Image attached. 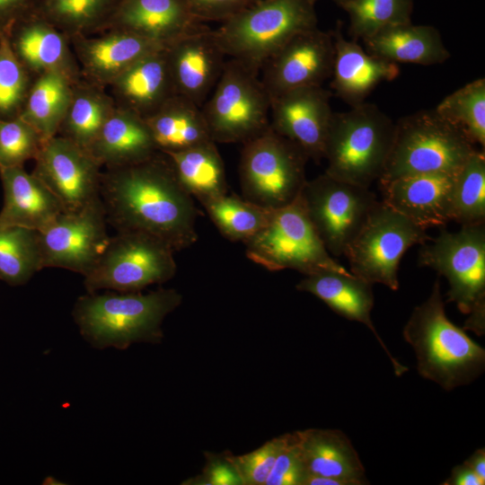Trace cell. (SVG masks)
<instances>
[{"label":"cell","instance_id":"32","mask_svg":"<svg viewBox=\"0 0 485 485\" xmlns=\"http://www.w3.org/2000/svg\"><path fill=\"white\" fill-rule=\"evenodd\" d=\"M73 97L68 76L53 70L41 74L28 91L19 114L45 142L56 136Z\"/></svg>","mask_w":485,"mask_h":485},{"label":"cell","instance_id":"38","mask_svg":"<svg viewBox=\"0 0 485 485\" xmlns=\"http://www.w3.org/2000/svg\"><path fill=\"white\" fill-rule=\"evenodd\" d=\"M111 110L96 93L83 92L73 97L60 126L64 137L89 152ZM58 130V131H59Z\"/></svg>","mask_w":485,"mask_h":485},{"label":"cell","instance_id":"10","mask_svg":"<svg viewBox=\"0 0 485 485\" xmlns=\"http://www.w3.org/2000/svg\"><path fill=\"white\" fill-rule=\"evenodd\" d=\"M216 143L243 144L270 126V96L260 73L229 58L201 107Z\"/></svg>","mask_w":485,"mask_h":485},{"label":"cell","instance_id":"2","mask_svg":"<svg viewBox=\"0 0 485 485\" xmlns=\"http://www.w3.org/2000/svg\"><path fill=\"white\" fill-rule=\"evenodd\" d=\"M181 295L159 288L147 294L107 290L80 296L72 315L83 338L96 348L126 349L132 343H159L162 323Z\"/></svg>","mask_w":485,"mask_h":485},{"label":"cell","instance_id":"42","mask_svg":"<svg viewBox=\"0 0 485 485\" xmlns=\"http://www.w3.org/2000/svg\"><path fill=\"white\" fill-rule=\"evenodd\" d=\"M286 442V435L273 438L244 455L231 457L242 484L263 485Z\"/></svg>","mask_w":485,"mask_h":485},{"label":"cell","instance_id":"16","mask_svg":"<svg viewBox=\"0 0 485 485\" xmlns=\"http://www.w3.org/2000/svg\"><path fill=\"white\" fill-rule=\"evenodd\" d=\"M333 33L318 27L302 31L278 49L263 65L260 78L270 98L287 91L322 85L331 78Z\"/></svg>","mask_w":485,"mask_h":485},{"label":"cell","instance_id":"47","mask_svg":"<svg viewBox=\"0 0 485 485\" xmlns=\"http://www.w3.org/2000/svg\"><path fill=\"white\" fill-rule=\"evenodd\" d=\"M443 485H483L485 481L465 463L456 465L452 469L449 477L442 483Z\"/></svg>","mask_w":485,"mask_h":485},{"label":"cell","instance_id":"11","mask_svg":"<svg viewBox=\"0 0 485 485\" xmlns=\"http://www.w3.org/2000/svg\"><path fill=\"white\" fill-rule=\"evenodd\" d=\"M175 251L164 241L141 232H117L84 277L87 293L140 292L162 284L177 271Z\"/></svg>","mask_w":485,"mask_h":485},{"label":"cell","instance_id":"46","mask_svg":"<svg viewBox=\"0 0 485 485\" xmlns=\"http://www.w3.org/2000/svg\"><path fill=\"white\" fill-rule=\"evenodd\" d=\"M38 0H0V34L9 33L13 24L31 13Z\"/></svg>","mask_w":485,"mask_h":485},{"label":"cell","instance_id":"12","mask_svg":"<svg viewBox=\"0 0 485 485\" xmlns=\"http://www.w3.org/2000/svg\"><path fill=\"white\" fill-rule=\"evenodd\" d=\"M430 239L427 229L382 200L377 201L344 255L353 275L395 291L399 288L398 269L404 253Z\"/></svg>","mask_w":485,"mask_h":485},{"label":"cell","instance_id":"28","mask_svg":"<svg viewBox=\"0 0 485 485\" xmlns=\"http://www.w3.org/2000/svg\"><path fill=\"white\" fill-rule=\"evenodd\" d=\"M159 152H179L213 141L201 108L175 94L144 119Z\"/></svg>","mask_w":485,"mask_h":485},{"label":"cell","instance_id":"29","mask_svg":"<svg viewBox=\"0 0 485 485\" xmlns=\"http://www.w3.org/2000/svg\"><path fill=\"white\" fill-rule=\"evenodd\" d=\"M9 39L25 68L66 73L67 50L63 36L33 10L13 24Z\"/></svg>","mask_w":485,"mask_h":485},{"label":"cell","instance_id":"41","mask_svg":"<svg viewBox=\"0 0 485 485\" xmlns=\"http://www.w3.org/2000/svg\"><path fill=\"white\" fill-rule=\"evenodd\" d=\"M43 140L38 132L19 116L0 119V168L22 166L37 156Z\"/></svg>","mask_w":485,"mask_h":485},{"label":"cell","instance_id":"43","mask_svg":"<svg viewBox=\"0 0 485 485\" xmlns=\"http://www.w3.org/2000/svg\"><path fill=\"white\" fill-rule=\"evenodd\" d=\"M307 470L297 445L295 432L286 442L266 480V485H304Z\"/></svg>","mask_w":485,"mask_h":485},{"label":"cell","instance_id":"48","mask_svg":"<svg viewBox=\"0 0 485 485\" xmlns=\"http://www.w3.org/2000/svg\"><path fill=\"white\" fill-rule=\"evenodd\" d=\"M463 463H465L469 468H471L477 476L485 481V448H479L475 450L468 459H466Z\"/></svg>","mask_w":485,"mask_h":485},{"label":"cell","instance_id":"40","mask_svg":"<svg viewBox=\"0 0 485 485\" xmlns=\"http://www.w3.org/2000/svg\"><path fill=\"white\" fill-rule=\"evenodd\" d=\"M28 93L26 68L16 57L9 33L0 34V119L19 116Z\"/></svg>","mask_w":485,"mask_h":485},{"label":"cell","instance_id":"35","mask_svg":"<svg viewBox=\"0 0 485 485\" xmlns=\"http://www.w3.org/2000/svg\"><path fill=\"white\" fill-rule=\"evenodd\" d=\"M445 119L460 128L476 146H485V79L466 84L436 107Z\"/></svg>","mask_w":485,"mask_h":485},{"label":"cell","instance_id":"21","mask_svg":"<svg viewBox=\"0 0 485 485\" xmlns=\"http://www.w3.org/2000/svg\"><path fill=\"white\" fill-rule=\"evenodd\" d=\"M296 288L315 295L340 316L366 325L389 357L395 375L401 376L408 371V367L392 356L371 320L374 307L373 284L351 272L325 270L305 275Z\"/></svg>","mask_w":485,"mask_h":485},{"label":"cell","instance_id":"6","mask_svg":"<svg viewBox=\"0 0 485 485\" xmlns=\"http://www.w3.org/2000/svg\"><path fill=\"white\" fill-rule=\"evenodd\" d=\"M476 150L460 128L436 110L400 119L379 182L433 172H457Z\"/></svg>","mask_w":485,"mask_h":485},{"label":"cell","instance_id":"13","mask_svg":"<svg viewBox=\"0 0 485 485\" xmlns=\"http://www.w3.org/2000/svg\"><path fill=\"white\" fill-rule=\"evenodd\" d=\"M300 198L316 233L333 257L344 255L378 201L369 188L325 172L307 180Z\"/></svg>","mask_w":485,"mask_h":485},{"label":"cell","instance_id":"19","mask_svg":"<svg viewBox=\"0 0 485 485\" xmlns=\"http://www.w3.org/2000/svg\"><path fill=\"white\" fill-rule=\"evenodd\" d=\"M457 172L421 173L380 182L383 201L425 229L445 225L452 221Z\"/></svg>","mask_w":485,"mask_h":485},{"label":"cell","instance_id":"25","mask_svg":"<svg viewBox=\"0 0 485 485\" xmlns=\"http://www.w3.org/2000/svg\"><path fill=\"white\" fill-rule=\"evenodd\" d=\"M157 152L146 120L125 108L110 112L89 149L108 168L136 163Z\"/></svg>","mask_w":485,"mask_h":485},{"label":"cell","instance_id":"7","mask_svg":"<svg viewBox=\"0 0 485 485\" xmlns=\"http://www.w3.org/2000/svg\"><path fill=\"white\" fill-rule=\"evenodd\" d=\"M424 245L419 264L445 277L447 302L468 315L463 330L485 333V223L461 225L457 232L442 231Z\"/></svg>","mask_w":485,"mask_h":485},{"label":"cell","instance_id":"37","mask_svg":"<svg viewBox=\"0 0 485 485\" xmlns=\"http://www.w3.org/2000/svg\"><path fill=\"white\" fill-rule=\"evenodd\" d=\"M349 34L366 39L384 29L411 22L413 0H346Z\"/></svg>","mask_w":485,"mask_h":485},{"label":"cell","instance_id":"44","mask_svg":"<svg viewBox=\"0 0 485 485\" xmlns=\"http://www.w3.org/2000/svg\"><path fill=\"white\" fill-rule=\"evenodd\" d=\"M259 0H183L190 13L201 22H225Z\"/></svg>","mask_w":485,"mask_h":485},{"label":"cell","instance_id":"49","mask_svg":"<svg viewBox=\"0 0 485 485\" xmlns=\"http://www.w3.org/2000/svg\"><path fill=\"white\" fill-rule=\"evenodd\" d=\"M315 1H317V0H315ZM332 1L335 2L337 4L340 5L346 0H332Z\"/></svg>","mask_w":485,"mask_h":485},{"label":"cell","instance_id":"4","mask_svg":"<svg viewBox=\"0 0 485 485\" xmlns=\"http://www.w3.org/2000/svg\"><path fill=\"white\" fill-rule=\"evenodd\" d=\"M394 128L395 123L374 103L333 112L323 147L324 172L369 188L382 176Z\"/></svg>","mask_w":485,"mask_h":485},{"label":"cell","instance_id":"3","mask_svg":"<svg viewBox=\"0 0 485 485\" xmlns=\"http://www.w3.org/2000/svg\"><path fill=\"white\" fill-rule=\"evenodd\" d=\"M446 316L439 280L416 306L402 330L413 348L418 373L446 391L466 385L484 370L485 349Z\"/></svg>","mask_w":485,"mask_h":485},{"label":"cell","instance_id":"1","mask_svg":"<svg viewBox=\"0 0 485 485\" xmlns=\"http://www.w3.org/2000/svg\"><path fill=\"white\" fill-rule=\"evenodd\" d=\"M100 198L116 232H141L175 251L198 240L194 198L178 181L168 156L157 152L141 162L101 173Z\"/></svg>","mask_w":485,"mask_h":485},{"label":"cell","instance_id":"34","mask_svg":"<svg viewBox=\"0 0 485 485\" xmlns=\"http://www.w3.org/2000/svg\"><path fill=\"white\" fill-rule=\"evenodd\" d=\"M202 206L223 236L244 244L266 226L273 210L228 193Z\"/></svg>","mask_w":485,"mask_h":485},{"label":"cell","instance_id":"45","mask_svg":"<svg viewBox=\"0 0 485 485\" xmlns=\"http://www.w3.org/2000/svg\"><path fill=\"white\" fill-rule=\"evenodd\" d=\"M204 481L205 484L214 485L242 484L231 457L213 459L206 468Z\"/></svg>","mask_w":485,"mask_h":485},{"label":"cell","instance_id":"26","mask_svg":"<svg viewBox=\"0 0 485 485\" xmlns=\"http://www.w3.org/2000/svg\"><path fill=\"white\" fill-rule=\"evenodd\" d=\"M166 48L142 57L112 81L124 103L122 108L143 119L155 112L176 94L168 66Z\"/></svg>","mask_w":485,"mask_h":485},{"label":"cell","instance_id":"17","mask_svg":"<svg viewBox=\"0 0 485 485\" xmlns=\"http://www.w3.org/2000/svg\"><path fill=\"white\" fill-rule=\"evenodd\" d=\"M331 96V91L315 85L270 98L271 128L316 162L323 159L324 142L333 115Z\"/></svg>","mask_w":485,"mask_h":485},{"label":"cell","instance_id":"23","mask_svg":"<svg viewBox=\"0 0 485 485\" xmlns=\"http://www.w3.org/2000/svg\"><path fill=\"white\" fill-rule=\"evenodd\" d=\"M4 203L0 225H18L40 231L64 212L48 187L23 166L0 168Z\"/></svg>","mask_w":485,"mask_h":485},{"label":"cell","instance_id":"27","mask_svg":"<svg viewBox=\"0 0 485 485\" xmlns=\"http://www.w3.org/2000/svg\"><path fill=\"white\" fill-rule=\"evenodd\" d=\"M362 40L367 52L395 64L430 66L451 56L439 31L430 25L400 24Z\"/></svg>","mask_w":485,"mask_h":485},{"label":"cell","instance_id":"18","mask_svg":"<svg viewBox=\"0 0 485 485\" xmlns=\"http://www.w3.org/2000/svg\"><path fill=\"white\" fill-rule=\"evenodd\" d=\"M166 57L175 93L201 108L226 61L213 30L207 28L175 40L168 45Z\"/></svg>","mask_w":485,"mask_h":485},{"label":"cell","instance_id":"22","mask_svg":"<svg viewBox=\"0 0 485 485\" xmlns=\"http://www.w3.org/2000/svg\"><path fill=\"white\" fill-rule=\"evenodd\" d=\"M332 33L334 58L331 87L351 107L365 102L378 84L398 76L397 64L370 54L356 40L345 39L340 26Z\"/></svg>","mask_w":485,"mask_h":485},{"label":"cell","instance_id":"15","mask_svg":"<svg viewBox=\"0 0 485 485\" xmlns=\"http://www.w3.org/2000/svg\"><path fill=\"white\" fill-rule=\"evenodd\" d=\"M33 174L58 199L64 212H77L100 198L101 164L85 149L62 136L43 142Z\"/></svg>","mask_w":485,"mask_h":485},{"label":"cell","instance_id":"24","mask_svg":"<svg viewBox=\"0 0 485 485\" xmlns=\"http://www.w3.org/2000/svg\"><path fill=\"white\" fill-rule=\"evenodd\" d=\"M295 435L308 473L340 480L346 485L367 483L359 455L343 432L313 428Z\"/></svg>","mask_w":485,"mask_h":485},{"label":"cell","instance_id":"33","mask_svg":"<svg viewBox=\"0 0 485 485\" xmlns=\"http://www.w3.org/2000/svg\"><path fill=\"white\" fill-rule=\"evenodd\" d=\"M42 269L39 232L0 225V279L13 287L22 286Z\"/></svg>","mask_w":485,"mask_h":485},{"label":"cell","instance_id":"8","mask_svg":"<svg viewBox=\"0 0 485 485\" xmlns=\"http://www.w3.org/2000/svg\"><path fill=\"white\" fill-rule=\"evenodd\" d=\"M306 154L271 126L242 144L239 175L242 197L269 209L298 198L307 179Z\"/></svg>","mask_w":485,"mask_h":485},{"label":"cell","instance_id":"9","mask_svg":"<svg viewBox=\"0 0 485 485\" xmlns=\"http://www.w3.org/2000/svg\"><path fill=\"white\" fill-rule=\"evenodd\" d=\"M244 245L247 258L270 271L294 269L304 276L325 270L349 272L327 251L300 195L273 209L266 226Z\"/></svg>","mask_w":485,"mask_h":485},{"label":"cell","instance_id":"31","mask_svg":"<svg viewBox=\"0 0 485 485\" xmlns=\"http://www.w3.org/2000/svg\"><path fill=\"white\" fill-rule=\"evenodd\" d=\"M165 154L181 185L201 205L228 193L225 165L216 142Z\"/></svg>","mask_w":485,"mask_h":485},{"label":"cell","instance_id":"30","mask_svg":"<svg viewBox=\"0 0 485 485\" xmlns=\"http://www.w3.org/2000/svg\"><path fill=\"white\" fill-rule=\"evenodd\" d=\"M168 45L123 30L87 41L82 47L86 69L96 78L113 81L142 57L165 49Z\"/></svg>","mask_w":485,"mask_h":485},{"label":"cell","instance_id":"14","mask_svg":"<svg viewBox=\"0 0 485 485\" xmlns=\"http://www.w3.org/2000/svg\"><path fill=\"white\" fill-rule=\"evenodd\" d=\"M101 198L77 212H62L39 232L44 268L85 276L104 251L110 235Z\"/></svg>","mask_w":485,"mask_h":485},{"label":"cell","instance_id":"5","mask_svg":"<svg viewBox=\"0 0 485 485\" xmlns=\"http://www.w3.org/2000/svg\"><path fill=\"white\" fill-rule=\"evenodd\" d=\"M315 0H259L213 31L225 56L260 73L296 34L317 27Z\"/></svg>","mask_w":485,"mask_h":485},{"label":"cell","instance_id":"36","mask_svg":"<svg viewBox=\"0 0 485 485\" xmlns=\"http://www.w3.org/2000/svg\"><path fill=\"white\" fill-rule=\"evenodd\" d=\"M451 218L460 225L485 223L484 150L476 149L456 174Z\"/></svg>","mask_w":485,"mask_h":485},{"label":"cell","instance_id":"39","mask_svg":"<svg viewBox=\"0 0 485 485\" xmlns=\"http://www.w3.org/2000/svg\"><path fill=\"white\" fill-rule=\"evenodd\" d=\"M119 0H38L33 12L53 25L82 31L107 22Z\"/></svg>","mask_w":485,"mask_h":485},{"label":"cell","instance_id":"20","mask_svg":"<svg viewBox=\"0 0 485 485\" xmlns=\"http://www.w3.org/2000/svg\"><path fill=\"white\" fill-rule=\"evenodd\" d=\"M107 22L166 45L208 28L190 13L183 0H119Z\"/></svg>","mask_w":485,"mask_h":485}]
</instances>
